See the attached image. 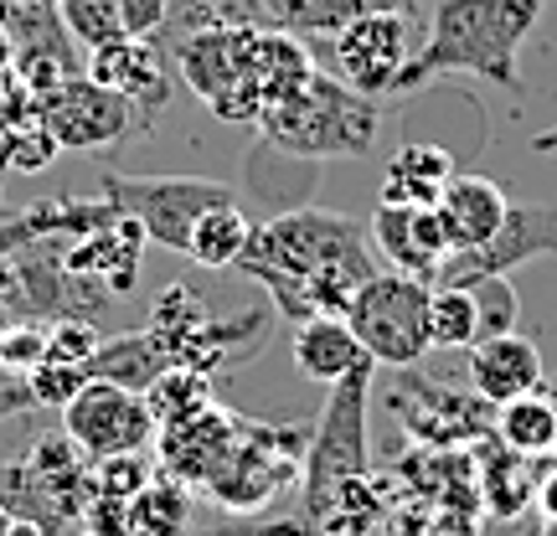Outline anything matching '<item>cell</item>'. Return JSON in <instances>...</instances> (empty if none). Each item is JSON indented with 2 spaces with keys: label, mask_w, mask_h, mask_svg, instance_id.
Instances as JSON below:
<instances>
[{
  "label": "cell",
  "mask_w": 557,
  "mask_h": 536,
  "mask_svg": "<svg viewBox=\"0 0 557 536\" xmlns=\"http://www.w3.org/2000/svg\"><path fill=\"white\" fill-rule=\"evenodd\" d=\"M238 269L259 278L289 325L315 315H346L357 289L377 274L367 227L320 207H295L253 227Z\"/></svg>",
  "instance_id": "cell-1"
},
{
  "label": "cell",
  "mask_w": 557,
  "mask_h": 536,
  "mask_svg": "<svg viewBox=\"0 0 557 536\" xmlns=\"http://www.w3.org/2000/svg\"><path fill=\"white\" fill-rule=\"evenodd\" d=\"M547 0H434L398 94H418L434 78L475 73L496 88H521V41L532 37Z\"/></svg>",
  "instance_id": "cell-2"
},
{
  "label": "cell",
  "mask_w": 557,
  "mask_h": 536,
  "mask_svg": "<svg viewBox=\"0 0 557 536\" xmlns=\"http://www.w3.org/2000/svg\"><path fill=\"white\" fill-rule=\"evenodd\" d=\"M382 129L377 99L357 94L351 83H341L336 73H310V83L295 99L274 103L259 120V139H269L274 150L295 160H346L367 155L372 139Z\"/></svg>",
  "instance_id": "cell-3"
},
{
  "label": "cell",
  "mask_w": 557,
  "mask_h": 536,
  "mask_svg": "<svg viewBox=\"0 0 557 536\" xmlns=\"http://www.w3.org/2000/svg\"><path fill=\"white\" fill-rule=\"evenodd\" d=\"M367 11H408L429 16V0H165V26L156 32L160 47H171L201 26H253V32H284V37H331L346 21Z\"/></svg>",
  "instance_id": "cell-4"
},
{
  "label": "cell",
  "mask_w": 557,
  "mask_h": 536,
  "mask_svg": "<svg viewBox=\"0 0 557 536\" xmlns=\"http://www.w3.org/2000/svg\"><path fill=\"white\" fill-rule=\"evenodd\" d=\"M372 372L377 361H361L357 372H346L331 382V398L320 408V423L310 444H305V464H299V500L305 511L299 521H310L325 511V500L336 496L346 479L367 475V402H372Z\"/></svg>",
  "instance_id": "cell-5"
},
{
  "label": "cell",
  "mask_w": 557,
  "mask_h": 536,
  "mask_svg": "<svg viewBox=\"0 0 557 536\" xmlns=\"http://www.w3.org/2000/svg\"><path fill=\"white\" fill-rule=\"evenodd\" d=\"M248 47H253V26H201V32L176 37L165 52L181 83L222 124H259L263 99L248 78Z\"/></svg>",
  "instance_id": "cell-6"
},
{
  "label": "cell",
  "mask_w": 557,
  "mask_h": 536,
  "mask_svg": "<svg viewBox=\"0 0 557 536\" xmlns=\"http://www.w3.org/2000/svg\"><path fill=\"white\" fill-rule=\"evenodd\" d=\"M429 289L413 274H372L357 289V299L346 304V325L357 331L361 351L377 366H418L429 357Z\"/></svg>",
  "instance_id": "cell-7"
},
{
  "label": "cell",
  "mask_w": 557,
  "mask_h": 536,
  "mask_svg": "<svg viewBox=\"0 0 557 536\" xmlns=\"http://www.w3.org/2000/svg\"><path fill=\"white\" fill-rule=\"evenodd\" d=\"M103 197L124 217L139 222L145 242H160L171 253H186V238L207 207L238 201L227 180L212 176H103Z\"/></svg>",
  "instance_id": "cell-8"
},
{
  "label": "cell",
  "mask_w": 557,
  "mask_h": 536,
  "mask_svg": "<svg viewBox=\"0 0 557 536\" xmlns=\"http://www.w3.org/2000/svg\"><path fill=\"white\" fill-rule=\"evenodd\" d=\"M305 428H269V423H243L238 417V438L227 459L218 464V475L207 479L201 490L227 506V511H259L299 475L305 464Z\"/></svg>",
  "instance_id": "cell-9"
},
{
  "label": "cell",
  "mask_w": 557,
  "mask_h": 536,
  "mask_svg": "<svg viewBox=\"0 0 557 536\" xmlns=\"http://www.w3.org/2000/svg\"><path fill=\"white\" fill-rule=\"evenodd\" d=\"M418 21L429 16H408V11H367V16L346 21L341 32H331L325 58L336 67L341 83H351L367 99L382 94H398L403 67L418 52Z\"/></svg>",
  "instance_id": "cell-10"
},
{
  "label": "cell",
  "mask_w": 557,
  "mask_h": 536,
  "mask_svg": "<svg viewBox=\"0 0 557 536\" xmlns=\"http://www.w3.org/2000/svg\"><path fill=\"white\" fill-rule=\"evenodd\" d=\"M393 413H398L403 434L413 438L418 449H470L475 438L496 428V408L485 398H475L470 387L418 377L413 366H398Z\"/></svg>",
  "instance_id": "cell-11"
},
{
  "label": "cell",
  "mask_w": 557,
  "mask_h": 536,
  "mask_svg": "<svg viewBox=\"0 0 557 536\" xmlns=\"http://www.w3.org/2000/svg\"><path fill=\"white\" fill-rule=\"evenodd\" d=\"M62 434L83 449L88 464L114 454H139L156 438V413L145 392H129L120 382H88L78 398L62 408Z\"/></svg>",
  "instance_id": "cell-12"
},
{
  "label": "cell",
  "mask_w": 557,
  "mask_h": 536,
  "mask_svg": "<svg viewBox=\"0 0 557 536\" xmlns=\"http://www.w3.org/2000/svg\"><path fill=\"white\" fill-rule=\"evenodd\" d=\"M41 129L58 139V150H99L145 129V120L124 94L94 83L88 73H73L52 94H41Z\"/></svg>",
  "instance_id": "cell-13"
},
{
  "label": "cell",
  "mask_w": 557,
  "mask_h": 536,
  "mask_svg": "<svg viewBox=\"0 0 557 536\" xmlns=\"http://www.w3.org/2000/svg\"><path fill=\"white\" fill-rule=\"evenodd\" d=\"M557 253V207L547 201H511L506 222L496 238L470 248V253H449L434 284H470V278H511L521 263Z\"/></svg>",
  "instance_id": "cell-14"
},
{
  "label": "cell",
  "mask_w": 557,
  "mask_h": 536,
  "mask_svg": "<svg viewBox=\"0 0 557 536\" xmlns=\"http://www.w3.org/2000/svg\"><path fill=\"white\" fill-rule=\"evenodd\" d=\"M83 73L103 88H114L139 109V120L150 124L165 109L171 88H176V67H171V52L160 47L156 37H114L99 41L83 52Z\"/></svg>",
  "instance_id": "cell-15"
},
{
  "label": "cell",
  "mask_w": 557,
  "mask_h": 536,
  "mask_svg": "<svg viewBox=\"0 0 557 536\" xmlns=\"http://www.w3.org/2000/svg\"><path fill=\"white\" fill-rule=\"evenodd\" d=\"M367 238L387 259L393 274H413L423 284H434L444 259H449V238L438 227L434 207H393V201H377V212L367 222Z\"/></svg>",
  "instance_id": "cell-16"
},
{
  "label": "cell",
  "mask_w": 557,
  "mask_h": 536,
  "mask_svg": "<svg viewBox=\"0 0 557 536\" xmlns=\"http://www.w3.org/2000/svg\"><path fill=\"white\" fill-rule=\"evenodd\" d=\"M465 377H470V392L485 398L491 408L511 398H527V392H537L547 387V361H542L537 340L521 336V331H500V336H485L470 346V366H465Z\"/></svg>",
  "instance_id": "cell-17"
},
{
  "label": "cell",
  "mask_w": 557,
  "mask_h": 536,
  "mask_svg": "<svg viewBox=\"0 0 557 536\" xmlns=\"http://www.w3.org/2000/svg\"><path fill=\"white\" fill-rule=\"evenodd\" d=\"M160 464H165V475L186 479V485H207V479L218 475V464L227 459L233 449V438H238V413H227V408H201L197 417H186V423H171V428H160Z\"/></svg>",
  "instance_id": "cell-18"
},
{
  "label": "cell",
  "mask_w": 557,
  "mask_h": 536,
  "mask_svg": "<svg viewBox=\"0 0 557 536\" xmlns=\"http://www.w3.org/2000/svg\"><path fill=\"white\" fill-rule=\"evenodd\" d=\"M470 470H475V496L485 500V511L496 521H517L537 500L542 459H527L517 449H506L496 434L470 444Z\"/></svg>",
  "instance_id": "cell-19"
},
{
  "label": "cell",
  "mask_w": 557,
  "mask_h": 536,
  "mask_svg": "<svg viewBox=\"0 0 557 536\" xmlns=\"http://www.w3.org/2000/svg\"><path fill=\"white\" fill-rule=\"evenodd\" d=\"M434 212L444 238H449V253H470V248L496 238V227L511 212V197L491 176H455L444 186V197L434 201Z\"/></svg>",
  "instance_id": "cell-20"
},
{
  "label": "cell",
  "mask_w": 557,
  "mask_h": 536,
  "mask_svg": "<svg viewBox=\"0 0 557 536\" xmlns=\"http://www.w3.org/2000/svg\"><path fill=\"white\" fill-rule=\"evenodd\" d=\"M361 361H372L361 351L357 331L346 325V315H315V320H299L295 325V366L299 377L310 382H341L346 372H357Z\"/></svg>",
  "instance_id": "cell-21"
},
{
  "label": "cell",
  "mask_w": 557,
  "mask_h": 536,
  "mask_svg": "<svg viewBox=\"0 0 557 536\" xmlns=\"http://www.w3.org/2000/svg\"><path fill=\"white\" fill-rule=\"evenodd\" d=\"M455 176H459L455 155H449L444 145H423V139H413V145L393 150L377 201H393V207H434Z\"/></svg>",
  "instance_id": "cell-22"
},
{
  "label": "cell",
  "mask_w": 557,
  "mask_h": 536,
  "mask_svg": "<svg viewBox=\"0 0 557 536\" xmlns=\"http://www.w3.org/2000/svg\"><path fill=\"white\" fill-rule=\"evenodd\" d=\"M88 377L94 382H120L129 392H145L160 372H171L176 361L165 351V340L156 331H129V336H114V340H99V351L83 361Z\"/></svg>",
  "instance_id": "cell-23"
},
{
  "label": "cell",
  "mask_w": 557,
  "mask_h": 536,
  "mask_svg": "<svg viewBox=\"0 0 557 536\" xmlns=\"http://www.w3.org/2000/svg\"><path fill=\"white\" fill-rule=\"evenodd\" d=\"M491 434H496L506 449H517V454H527V459L557 454V392L537 387V392H527V398L500 402Z\"/></svg>",
  "instance_id": "cell-24"
},
{
  "label": "cell",
  "mask_w": 557,
  "mask_h": 536,
  "mask_svg": "<svg viewBox=\"0 0 557 536\" xmlns=\"http://www.w3.org/2000/svg\"><path fill=\"white\" fill-rule=\"evenodd\" d=\"M129 536H186L191 526V485L176 475H150L129 496Z\"/></svg>",
  "instance_id": "cell-25"
},
{
  "label": "cell",
  "mask_w": 557,
  "mask_h": 536,
  "mask_svg": "<svg viewBox=\"0 0 557 536\" xmlns=\"http://www.w3.org/2000/svg\"><path fill=\"white\" fill-rule=\"evenodd\" d=\"M253 238V222L243 217L238 201H222V207H207L186 238V259L201 263V269H238L243 248Z\"/></svg>",
  "instance_id": "cell-26"
},
{
  "label": "cell",
  "mask_w": 557,
  "mask_h": 536,
  "mask_svg": "<svg viewBox=\"0 0 557 536\" xmlns=\"http://www.w3.org/2000/svg\"><path fill=\"white\" fill-rule=\"evenodd\" d=\"M480 340V299L470 284H434L429 289V346L434 351H470Z\"/></svg>",
  "instance_id": "cell-27"
},
{
  "label": "cell",
  "mask_w": 557,
  "mask_h": 536,
  "mask_svg": "<svg viewBox=\"0 0 557 536\" xmlns=\"http://www.w3.org/2000/svg\"><path fill=\"white\" fill-rule=\"evenodd\" d=\"M145 402H150V413H156V434H160V428L186 423V417H197L201 408H212V377L197 372V366H171V372H160V377L145 387Z\"/></svg>",
  "instance_id": "cell-28"
},
{
  "label": "cell",
  "mask_w": 557,
  "mask_h": 536,
  "mask_svg": "<svg viewBox=\"0 0 557 536\" xmlns=\"http://www.w3.org/2000/svg\"><path fill=\"white\" fill-rule=\"evenodd\" d=\"M47 361V320H21L11 315L0 325V377L26 382Z\"/></svg>",
  "instance_id": "cell-29"
},
{
  "label": "cell",
  "mask_w": 557,
  "mask_h": 536,
  "mask_svg": "<svg viewBox=\"0 0 557 536\" xmlns=\"http://www.w3.org/2000/svg\"><path fill=\"white\" fill-rule=\"evenodd\" d=\"M58 16L67 26V37L78 41L83 52L99 41L124 37V5L120 0H58Z\"/></svg>",
  "instance_id": "cell-30"
},
{
  "label": "cell",
  "mask_w": 557,
  "mask_h": 536,
  "mask_svg": "<svg viewBox=\"0 0 557 536\" xmlns=\"http://www.w3.org/2000/svg\"><path fill=\"white\" fill-rule=\"evenodd\" d=\"M88 366H67V361H41L37 372L26 377V398H32V408H67V402L78 398L83 387H88Z\"/></svg>",
  "instance_id": "cell-31"
},
{
  "label": "cell",
  "mask_w": 557,
  "mask_h": 536,
  "mask_svg": "<svg viewBox=\"0 0 557 536\" xmlns=\"http://www.w3.org/2000/svg\"><path fill=\"white\" fill-rule=\"evenodd\" d=\"M58 155V139L47 135L41 124H21V129H5L0 139V171H21V176H37L47 171Z\"/></svg>",
  "instance_id": "cell-32"
},
{
  "label": "cell",
  "mask_w": 557,
  "mask_h": 536,
  "mask_svg": "<svg viewBox=\"0 0 557 536\" xmlns=\"http://www.w3.org/2000/svg\"><path fill=\"white\" fill-rule=\"evenodd\" d=\"M470 289L480 299V340L500 336V331H517L521 299L511 289V278H470Z\"/></svg>",
  "instance_id": "cell-33"
},
{
  "label": "cell",
  "mask_w": 557,
  "mask_h": 536,
  "mask_svg": "<svg viewBox=\"0 0 557 536\" xmlns=\"http://www.w3.org/2000/svg\"><path fill=\"white\" fill-rule=\"evenodd\" d=\"M150 475H156V464H150L145 449L139 454H114V459H103V464H94V490L114 500H129Z\"/></svg>",
  "instance_id": "cell-34"
},
{
  "label": "cell",
  "mask_w": 557,
  "mask_h": 536,
  "mask_svg": "<svg viewBox=\"0 0 557 536\" xmlns=\"http://www.w3.org/2000/svg\"><path fill=\"white\" fill-rule=\"evenodd\" d=\"M94 351H99V331H94V320H47V361L83 366Z\"/></svg>",
  "instance_id": "cell-35"
},
{
  "label": "cell",
  "mask_w": 557,
  "mask_h": 536,
  "mask_svg": "<svg viewBox=\"0 0 557 536\" xmlns=\"http://www.w3.org/2000/svg\"><path fill=\"white\" fill-rule=\"evenodd\" d=\"M124 5V37H156L165 26V0H120Z\"/></svg>",
  "instance_id": "cell-36"
},
{
  "label": "cell",
  "mask_w": 557,
  "mask_h": 536,
  "mask_svg": "<svg viewBox=\"0 0 557 536\" xmlns=\"http://www.w3.org/2000/svg\"><path fill=\"white\" fill-rule=\"evenodd\" d=\"M542 511V521H557V464H547L537 479V500H532Z\"/></svg>",
  "instance_id": "cell-37"
},
{
  "label": "cell",
  "mask_w": 557,
  "mask_h": 536,
  "mask_svg": "<svg viewBox=\"0 0 557 536\" xmlns=\"http://www.w3.org/2000/svg\"><path fill=\"white\" fill-rule=\"evenodd\" d=\"M11 536H47L41 526H32V521H11Z\"/></svg>",
  "instance_id": "cell-38"
},
{
  "label": "cell",
  "mask_w": 557,
  "mask_h": 536,
  "mask_svg": "<svg viewBox=\"0 0 557 536\" xmlns=\"http://www.w3.org/2000/svg\"><path fill=\"white\" fill-rule=\"evenodd\" d=\"M11 521H16V516H11V511L0 506V536H11Z\"/></svg>",
  "instance_id": "cell-39"
},
{
  "label": "cell",
  "mask_w": 557,
  "mask_h": 536,
  "mask_svg": "<svg viewBox=\"0 0 557 536\" xmlns=\"http://www.w3.org/2000/svg\"><path fill=\"white\" fill-rule=\"evenodd\" d=\"M537 536H557V521H542V532Z\"/></svg>",
  "instance_id": "cell-40"
},
{
  "label": "cell",
  "mask_w": 557,
  "mask_h": 536,
  "mask_svg": "<svg viewBox=\"0 0 557 536\" xmlns=\"http://www.w3.org/2000/svg\"><path fill=\"white\" fill-rule=\"evenodd\" d=\"M26 5H58V0H26Z\"/></svg>",
  "instance_id": "cell-41"
}]
</instances>
